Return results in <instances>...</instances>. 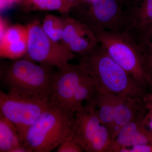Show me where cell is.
Masks as SVG:
<instances>
[{
    "label": "cell",
    "mask_w": 152,
    "mask_h": 152,
    "mask_svg": "<svg viewBox=\"0 0 152 152\" xmlns=\"http://www.w3.org/2000/svg\"><path fill=\"white\" fill-rule=\"evenodd\" d=\"M74 114L52 105L25 132L24 144L32 152H50L71 132Z\"/></svg>",
    "instance_id": "cell-4"
},
{
    "label": "cell",
    "mask_w": 152,
    "mask_h": 152,
    "mask_svg": "<svg viewBox=\"0 0 152 152\" xmlns=\"http://www.w3.org/2000/svg\"><path fill=\"white\" fill-rule=\"evenodd\" d=\"M146 107L148 110L146 125L147 127L152 131V94L147 98Z\"/></svg>",
    "instance_id": "cell-25"
},
{
    "label": "cell",
    "mask_w": 152,
    "mask_h": 152,
    "mask_svg": "<svg viewBox=\"0 0 152 152\" xmlns=\"http://www.w3.org/2000/svg\"><path fill=\"white\" fill-rule=\"evenodd\" d=\"M52 105L49 99L28 97L0 91V114L15 126L22 140L28 128Z\"/></svg>",
    "instance_id": "cell-7"
},
{
    "label": "cell",
    "mask_w": 152,
    "mask_h": 152,
    "mask_svg": "<svg viewBox=\"0 0 152 152\" xmlns=\"http://www.w3.org/2000/svg\"><path fill=\"white\" fill-rule=\"evenodd\" d=\"M78 65L101 89L116 96L146 101L149 94L109 56L100 43L81 56Z\"/></svg>",
    "instance_id": "cell-1"
},
{
    "label": "cell",
    "mask_w": 152,
    "mask_h": 152,
    "mask_svg": "<svg viewBox=\"0 0 152 152\" xmlns=\"http://www.w3.org/2000/svg\"><path fill=\"white\" fill-rule=\"evenodd\" d=\"M88 1H90V0H88Z\"/></svg>",
    "instance_id": "cell-28"
},
{
    "label": "cell",
    "mask_w": 152,
    "mask_h": 152,
    "mask_svg": "<svg viewBox=\"0 0 152 152\" xmlns=\"http://www.w3.org/2000/svg\"><path fill=\"white\" fill-rule=\"evenodd\" d=\"M101 125L94 104L86 102L81 110L74 113L70 134L85 151Z\"/></svg>",
    "instance_id": "cell-10"
},
{
    "label": "cell",
    "mask_w": 152,
    "mask_h": 152,
    "mask_svg": "<svg viewBox=\"0 0 152 152\" xmlns=\"http://www.w3.org/2000/svg\"><path fill=\"white\" fill-rule=\"evenodd\" d=\"M147 113L146 103L144 100L116 95L113 123L110 131L113 141L125 125L147 115Z\"/></svg>",
    "instance_id": "cell-12"
},
{
    "label": "cell",
    "mask_w": 152,
    "mask_h": 152,
    "mask_svg": "<svg viewBox=\"0 0 152 152\" xmlns=\"http://www.w3.org/2000/svg\"><path fill=\"white\" fill-rule=\"evenodd\" d=\"M28 37L27 26L16 25L7 28L1 36L0 45H6Z\"/></svg>",
    "instance_id": "cell-22"
},
{
    "label": "cell",
    "mask_w": 152,
    "mask_h": 152,
    "mask_svg": "<svg viewBox=\"0 0 152 152\" xmlns=\"http://www.w3.org/2000/svg\"><path fill=\"white\" fill-rule=\"evenodd\" d=\"M120 152H152V143L137 145L123 149Z\"/></svg>",
    "instance_id": "cell-24"
},
{
    "label": "cell",
    "mask_w": 152,
    "mask_h": 152,
    "mask_svg": "<svg viewBox=\"0 0 152 152\" xmlns=\"http://www.w3.org/2000/svg\"><path fill=\"white\" fill-rule=\"evenodd\" d=\"M129 34L141 48L152 58V24L137 32Z\"/></svg>",
    "instance_id": "cell-21"
},
{
    "label": "cell",
    "mask_w": 152,
    "mask_h": 152,
    "mask_svg": "<svg viewBox=\"0 0 152 152\" xmlns=\"http://www.w3.org/2000/svg\"><path fill=\"white\" fill-rule=\"evenodd\" d=\"M84 1V0H62L66 15L69 13L71 10L78 5Z\"/></svg>",
    "instance_id": "cell-26"
},
{
    "label": "cell",
    "mask_w": 152,
    "mask_h": 152,
    "mask_svg": "<svg viewBox=\"0 0 152 152\" xmlns=\"http://www.w3.org/2000/svg\"><path fill=\"white\" fill-rule=\"evenodd\" d=\"M147 115L139 117L123 127L107 152H120L126 148L152 143V131L147 127Z\"/></svg>",
    "instance_id": "cell-11"
},
{
    "label": "cell",
    "mask_w": 152,
    "mask_h": 152,
    "mask_svg": "<svg viewBox=\"0 0 152 152\" xmlns=\"http://www.w3.org/2000/svg\"><path fill=\"white\" fill-rule=\"evenodd\" d=\"M99 43L112 58L148 93L152 94V58L126 31H101Z\"/></svg>",
    "instance_id": "cell-2"
},
{
    "label": "cell",
    "mask_w": 152,
    "mask_h": 152,
    "mask_svg": "<svg viewBox=\"0 0 152 152\" xmlns=\"http://www.w3.org/2000/svg\"><path fill=\"white\" fill-rule=\"evenodd\" d=\"M60 43L74 54L80 56L92 50L99 43L96 36L80 21L68 16Z\"/></svg>",
    "instance_id": "cell-9"
},
{
    "label": "cell",
    "mask_w": 152,
    "mask_h": 152,
    "mask_svg": "<svg viewBox=\"0 0 152 152\" xmlns=\"http://www.w3.org/2000/svg\"><path fill=\"white\" fill-rule=\"evenodd\" d=\"M21 8L26 12L58 11L66 14L62 0H19Z\"/></svg>",
    "instance_id": "cell-17"
},
{
    "label": "cell",
    "mask_w": 152,
    "mask_h": 152,
    "mask_svg": "<svg viewBox=\"0 0 152 152\" xmlns=\"http://www.w3.org/2000/svg\"><path fill=\"white\" fill-rule=\"evenodd\" d=\"M98 89L94 79L86 73L74 95L69 107V111L74 114L81 110L84 107V102L91 101Z\"/></svg>",
    "instance_id": "cell-16"
},
{
    "label": "cell",
    "mask_w": 152,
    "mask_h": 152,
    "mask_svg": "<svg viewBox=\"0 0 152 152\" xmlns=\"http://www.w3.org/2000/svg\"><path fill=\"white\" fill-rule=\"evenodd\" d=\"M27 27V50L25 58L39 64L57 68L74 59L75 54L49 37L39 21L36 20Z\"/></svg>",
    "instance_id": "cell-6"
},
{
    "label": "cell",
    "mask_w": 152,
    "mask_h": 152,
    "mask_svg": "<svg viewBox=\"0 0 152 152\" xmlns=\"http://www.w3.org/2000/svg\"><path fill=\"white\" fill-rule=\"evenodd\" d=\"M121 2L123 4L124 3V2L126 1V0H121Z\"/></svg>",
    "instance_id": "cell-27"
},
{
    "label": "cell",
    "mask_w": 152,
    "mask_h": 152,
    "mask_svg": "<svg viewBox=\"0 0 152 152\" xmlns=\"http://www.w3.org/2000/svg\"><path fill=\"white\" fill-rule=\"evenodd\" d=\"M113 140L110 130L106 126L102 124L85 151L107 152Z\"/></svg>",
    "instance_id": "cell-19"
},
{
    "label": "cell",
    "mask_w": 152,
    "mask_h": 152,
    "mask_svg": "<svg viewBox=\"0 0 152 152\" xmlns=\"http://www.w3.org/2000/svg\"><path fill=\"white\" fill-rule=\"evenodd\" d=\"M123 4L121 0H84L71 10L70 16L95 33L104 30L124 31Z\"/></svg>",
    "instance_id": "cell-5"
},
{
    "label": "cell",
    "mask_w": 152,
    "mask_h": 152,
    "mask_svg": "<svg viewBox=\"0 0 152 152\" xmlns=\"http://www.w3.org/2000/svg\"><path fill=\"white\" fill-rule=\"evenodd\" d=\"M124 4L123 31L134 34L152 24V0H126Z\"/></svg>",
    "instance_id": "cell-13"
},
{
    "label": "cell",
    "mask_w": 152,
    "mask_h": 152,
    "mask_svg": "<svg viewBox=\"0 0 152 152\" xmlns=\"http://www.w3.org/2000/svg\"><path fill=\"white\" fill-rule=\"evenodd\" d=\"M71 134V133H70ZM57 152H84L83 149L76 141L73 137L70 134L57 148Z\"/></svg>",
    "instance_id": "cell-23"
},
{
    "label": "cell",
    "mask_w": 152,
    "mask_h": 152,
    "mask_svg": "<svg viewBox=\"0 0 152 152\" xmlns=\"http://www.w3.org/2000/svg\"><path fill=\"white\" fill-rule=\"evenodd\" d=\"M27 38L0 45L1 56L16 60L26 56L27 50Z\"/></svg>",
    "instance_id": "cell-20"
},
{
    "label": "cell",
    "mask_w": 152,
    "mask_h": 152,
    "mask_svg": "<svg viewBox=\"0 0 152 152\" xmlns=\"http://www.w3.org/2000/svg\"><path fill=\"white\" fill-rule=\"evenodd\" d=\"M57 69L52 82L50 102L53 105L69 111L74 95L86 73L78 64L69 63Z\"/></svg>",
    "instance_id": "cell-8"
},
{
    "label": "cell",
    "mask_w": 152,
    "mask_h": 152,
    "mask_svg": "<svg viewBox=\"0 0 152 152\" xmlns=\"http://www.w3.org/2000/svg\"><path fill=\"white\" fill-rule=\"evenodd\" d=\"M52 67L26 58L3 63L0 67L1 84L11 94L50 99L55 73Z\"/></svg>",
    "instance_id": "cell-3"
},
{
    "label": "cell",
    "mask_w": 152,
    "mask_h": 152,
    "mask_svg": "<svg viewBox=\"0 0 152 152\" xmlns=\"http://www.w3.org/2000/svg\"><path fill=\"white\" fill-rule=\"evenodd\" d=\"M116 95L113 94L98 87L97 91L91 101L94 104L102 124L108 128L110 132L114 121Z\"/></svg>",
    "instance_id": "cell-14"
},
{
    "label": "cell",
    "mask_w": 152,
    "mask_h": 152,
    "mask_svg": "<svg viewBox=\"0 0 152 152\" xmlns=\"http://www.w3.org/2000/svg\"><path fill=\"white\" fill-rule=\"evenodd\" d=\"M24 145L16 128L0 114V152H14Z\"/></svg>",
    "instance_id": "cell-15"
},
{
    "label": "cell",
    "mask_w": 152,
    "mask_h": 152,
    "mask_svg": "<svg viewBox=\"0 0 152 152\" xmlns=\"http://www.w3.org/2000/svg\"><path fill=\"white\" fill-rule=\"evenodd\" d=\"M65 18L54 15H46L42 24L44 32L52 40L60 43L65 27Z\"/></svg>",
    "instance_id": "cell-18"
}]
</instances>
